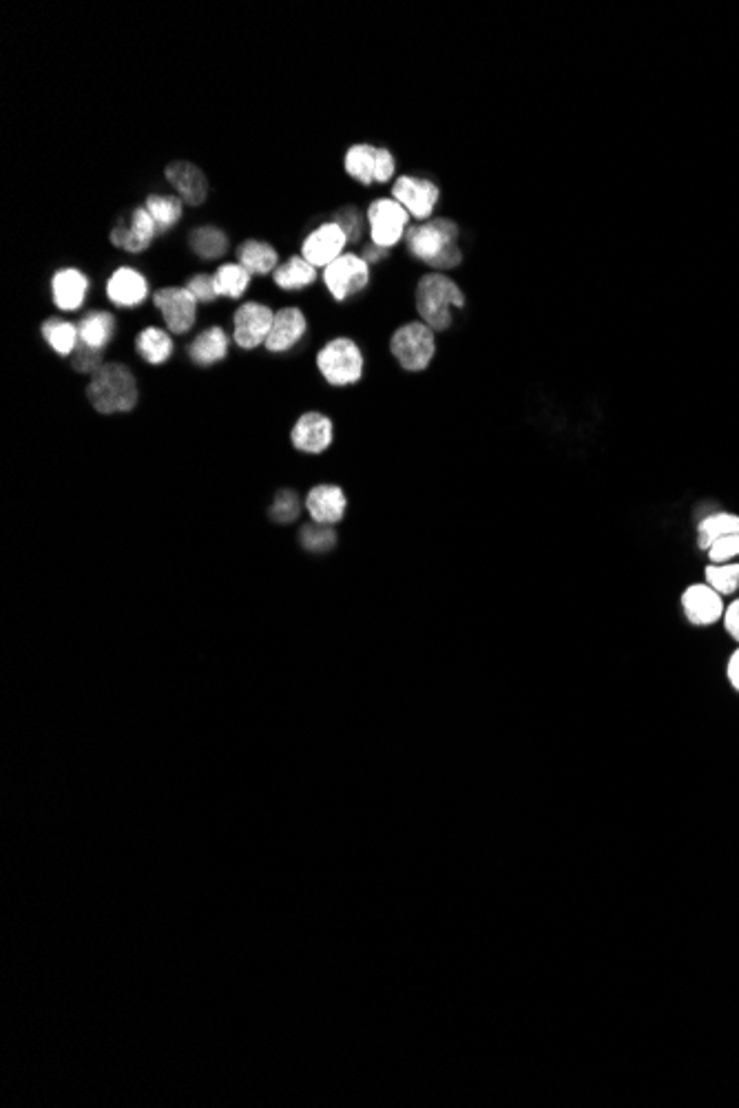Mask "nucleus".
<instances>
[{
    "mask_svg": "<svg viewBox=\"0 0 739 1108\" xmlns=\"http://www.w3.org/2000/svg\"><path fill=\"white\" fill-rule=\"evenodd\" d=\"M237 257H239V264H242L251 275L275 273L277 261H279L277 250L266 242H257V239H248V242L239 246Z\"/></svg>",
    "mask_w": 739,
    "mask_h": 1108,
    "instance_id": "5701e85b",
    "label": "nucleus"
},
{
    "mask_svg": "<svg viewBox=\"0 0 739 1108\" xmlns=\"http://www.w3.org/2000/svg\"><path fill=\"white\" fill-rule=\"evenodd\" d=\"M186 288H189L193 292V297L202 303H213L217 299L213 275H195L193 279H189Z\"/></svg>",
    "mask_w": 739,
    "mask_h": 1108,
    "instance_id": "e433bc0d",
    "label": "nucleus"
},
{
    "mask_svg": "<svg viewBox=\"0 0 739 1108\" xmlns=\"http://www.w3.org/2000/svg\"><path fill=\"white\" fill-rule=\"evenodd\" d=\"M184 202L175 195H149L147 197V211L151 213L155 226H158V235L166 233L169 228L182 219Z\"/></svg>",
    "mask_w": 739,
    "mask_h": 1108,
    "instance_id": "bb28decb",
    "label": "nucleus"
},
{
    "mask_svg": "<svg viewBox=\"0 0 739 1108\" xmlns=\"http://www.w3.org/2000/svg\"><path fill=\"white\" fill-rule=\"evenodd\" d=\"M147 279L135 268H118L107 284L109 299L122 308H133L147 299Z\"/></svg>",
    "mask_w": 739,
    "mask_h": 1108,
    "instance_id": "6ab92c4d",
    "label": "nucleus"
},
{
    "mask_svg": "<svg viewBox=\"0 0 739 1108\" xmlns=\"http://www.w3.org/2000/svg\"><path fill=\"white\" fill-rule=\"evenodd\" d=\"M324 281L335 301L343 303L370 286V264L357 253H343L326 266Z\"/></svg>",
    "mask_w": 739,
    "mask_h": 1108,
    "instance_id": "0eeeda50",
    "label": "nucleus"
},
{
    "mask_svg": "<svg viewBox=\"0 0 739 1108\" xmlns=\"http://www.w3.org/2000/svg\"><path fill=\"white\" fill-rule=\"evenodd\" d=\"M78 332L82 343L102 350L111 341L113 332H116V319H113L109 312H89V315L80 321Z\"/></svg>",
    "mask_w": 739,
    "mask_h": 1108,
    "instance_id": "a878e982",
    "label": "nucleus"
},
{
    "mask_svg": "<svg viewBox=\"0 0 739 1108\" xmlns=\"http://www.w3.org/2000/svg\"><path fill=\"white\" fill-rule=\"evenodd\" d=\"M682 611L693 626H713L724 618V598L706 582H695L682 591Z\"/></svg>",
    "mask_w": 739,
    "mask_h": 1108,
    "instance_id": "9b49d317",
    "label": "nucleus"
},
{
    "mask_svg": "<svg viewBox=\"0 0 739 1108\" xmlns=\"http://www.w3.org/2000/svg\"><path fill=\"white\" fill-rule=\"evenodd\" d=\"M394 171H397V162H394V155L390 153V149H385V146H379V158H377V184H388L392 177H394Z\"/></svg>",
    "mask_w": 739,
    "mask_h": 1108,
    "instance_id": "4c0bfd02",
    "label": "nucleus"
},
{
    "mask_svg": "<svg viewBox=\"0 0 739 1108\" xmlns=\"http://www.w3.org/2000/svg\"><path fill=\"white\" fill-rule=\"evenodd\" d=\"M332 222H335L341 228V231L346 233L348 244H359L363 233H366L368 217L363 215L355 204H348V206H341L339 211L332 215Z\"/></svg>",
    "mask_w": 739,
    "mask_h": 1108,
    "instance_id": "473e14b6",
    "label": "nucleus"
},
{
    "mask_svg": "<svg viewBox=\"0 0 739 1108\" xmlns=\"http://www.w3.org/2000/svg\"><path fill=\"white\" fill-rule=\"evenodd\" d=\"M390 354L405 372L428 370L436 357V332L421 319L403 323L392 332Z\"/></svg>",
    "mask_w": 739,
    "mask_h": 1108,
    "instance_id": "20e7f679",
    "label": "nucleus"
},
{
    "mask_svg": "<svg viewBox=\"0 0 739 1108\" xmlns=\"http://www.w3.org/2000/svg\"><path fill=\"white\" fill-rule=\"evenodd\" d=\"M275 284L284 290H301L315 284L317 270L304 257H290L284 266H277L273 273Z\"/></svg>",
    "mask_w": 739,
    "mask_h": 1108,
    "instance_id": "393cba45",
    "label": "nucleus"
},
{
    "mask_svg": "<svg viewBox=\"0 0 739 1108\" xmlns=\"http://www.w3.org/2000/svg\"><path fill=\"white\" fill-rule=\"evenodd\" d=\"M166 180L180 193V200L189 206H202L208 197V182L200 166L191 162H171L166 166Z\"/></svg>",
    "mask_w": 739,
    "mask_h": 1108,
    "instance_id": "dca6fc26",
    "label": "nucleus"
},
{
    "mask_svg": "<svg viewBox=\"0 0 739 1108\" xmlns=\"http://www.w3.org/2000/svg\"><path fill=\"white\" fill-rule=\"evenodd\" d=\"M299 540H301V547L310 553H328L337 545V533L332 531L330 525H317V522H312V525L301 527Z\"/></svg>",
    "mask_w": 739,
    "mask_h": 1108,
    "instance_id": "2f4dec72",
    "label": "nucleus"
},
{
    "mask_svg": "<svg viewBox=\"0 0 739 1108\" xmlns=\"http://www.w3.org/2000/svg\"><path fill=\"white\" fill-rule=\"evenodd\" d=\"M228 354V334L220 328L213 326L197 334L193 343L189 346V357L197 365H213L217 361H224Z\"/></svg>",
    "mask_w": 739,
    "mask_h": 1108,
    "instance_id": "412c9836",
    "label": "nucleus"
},
{
    "mask_svg": "<svg viewBox=\"0 0 739 1108\" xmlns=\"http://www.w3.org/2000/svg\"><path fill=\"white\" fill-rule=\"evenodd\" d=\"M275 312L264 303H244L242 308L235 312V343L244 350H253L257 346L266 343L270 328H273Z\"/></svg>",
    "mask_w": 739,
    "mask_h": 1108,
    "instance_id": "9d476101",
    "label": "nucleus"
},
{
    "mask_svg": "<svg viewBox=\"0 0 739 1108\" xmlns=\"http://www.w3.org/2000/svg\"><path fill=\"white\" fill-rule=\"evenodd\" d=\"M43 337L60 357H71L80 343V332L74 323L62 319H47L43 323Z\"/></svg>",
    "mask_w": 739,
    "mask_h": 1108,
    "instance_id": "c85d7f7f",
    "label": "nucleus"
},
{
    "mask_svg": "<svg viewBox=\"0 0 739 1108\" xmlns=\"http://www.w3.org/2000/svg\"><path fill=\"white\" fill-rule=\"evenodd\" d=\"M414 303L423 323H428L434 332H445L454 323L452 310L465 306V295L452 277L428 273L416 284Z\"/></svg>",
    "mask_w": 739,
    "mask_h": 1108,
    "instance_id": "f257e3e1",
    "label": "nucleus"
},
{
    "mask_svg": "<svg viewBox=\"0 0 739 1108\" xmlns=\"http://www.w3.org/2000/svg\"><path fill=\"white\" fill-rule=\"evenodd\" d=\"M251 273L242 266V264H224L217 268V273L213 275V281H215V292L217 297H231V299H239L246 292L248 284H251Z\"/></svg>",
    "mask_w": 739,
    "mask_h": 1108,
    "instance_id": "cd10ccee",
    "label": "nucleus"
},
{
    "mask_svg": "<svg viewBox=\"0 0 739 1108\" xmlns=\"http://www.w3.org/2000/svg\"><path fill=\"white\" fill-rule=\"evenodd\" d=\"M135 350H138L140 357L147 363L162 365L171 359L173 341L164 330L147 328L138 334V339H135Z\"/></svg>",
    "mask_w": 739,
    "mask_h": 1108,
    "instance_id": "b1692460",
    "label": "nucleus"
},
{
    "mask_svg": "<svg viewBox=\"0 0 739 1108\" xmlns=\"http://www.w3.org/2000/svg\"><path fill=\"white\" fill-rule=\"evenodd\" d=\"M102 350L91 348L87 343H78L74 354H71V368L76 372H93L96 374L102 368Z\"/></svg>",
    "mask_w": 739,
    "mask_h": 1108,
    "instance_id": "f704fd0d",
    "label": "nucleus"
},
{
    "mask_svg": "<svg viewBox=\"0 0 739 1108\" xmlns=\"http://www.w3.org/2000/svg\"><path fill=\"white\" fill-rule=\"evenodd\" d=\"M306 509L317 525H337L348 511V496L339 485H317L308 491Z\"/></svg>",
    "mask_w": 739,
    "mask_h": 1108,
    "instance_id": "4468645a",
    "label": "nucleus"
},
{
    "mask_svg": "<svg viewBox=\"0 0 739 1108\" xmlns=\"http://www.w3.org/2000/svg\"><path fill=\"white\" fill-rule=\"evenodd\" d=\"M706 556H709L711 564H726L739 558V533L715 540L709 551H706Z\"/></svg>",
    "mask_w": 739,
    "mask_h": 1108,
    "instance_id": "c9c22d12",
    "label": "nucleus"
},
{
    "mask_svg": "<svg viewBox=\"0 0 739 1108\" xmlns=\"http://www.w3.org/2000/svg\"><path fill=\"white\" fill-rule=\"evenodd\" d=\"M722 622H724V629H726V633H728V635H731V637H733V640H735V642L739 644V598H737V600H733L731 604H728V606H726V611H724V618H722Z\"/></svg>",
    "mask_w": 739,
    "mask_h": 1108,
    "instance_id": "58836bf2",
    "label": "nucleus"
},
{
    "mask_svg": "<svg viewBox=\"0 0 739 1108\" xmlns=\"http://www.w3.org/2000/svg\"><path fill=\"white\" fill-rule=\"evenodd\" d=\"M739 533V516L731 511H715V514L697 522V549L709 551L715 540Z\"/></svg>",
    "mask_w": 739,
    "mask_h": 1108,
    "instance_id": "4be33fe9",
    "label": "nucleus"
},
{
    "mask_svg": "<svg viewBox=\"0 0 739 1108\" xmlns=\"http://www.w3.org/2000/svg\"><path fill=\"white\" fill-rule=\"evenodd\" d=\"M370 242L381 248H394L403 242L410 228V213L394 197H377L368 206Z\"/></svg>",
    "mask_w": 739,
    "mask_h": 1108,
    "instance_id": "423d86ee",
    "label": "nucleus"
},
{
    "mask_svg": "<svg viewBox=\"0 0 739 1108\" xmlns=\"http://www.w3.org/2000/svg\"><path fill=\"white\" fill-rule=\"evenodd\" d=\"M153 303L173 334H186L195 326L197 299L189 288H162L153 295Z\"/></svg>",
    "mask_w": 739,
    "mask_h": 1108,
    "instance_id": "1a4fd4ad",
    "label": "nucleus"
},
{
    "mask_svg": "<svg viewBox=\"0 0 739 1108\" xmlns=\"http://www.w3.org/2000/svg\"><path fill=\"white\" fill-rule=\"evenodd\" d=\"M91 405L100 414L131 412L138 405V383L122 363H104L87 388Z\"/></svg>",
    "mask_w": 739,
    "mask_h": 1108,
    "instance_id": "f03ea898",
    "label": "nucleus"
},
{
    "mask_svg": "<svg viewBox=\"0 0 739 1108\" xmlns=\"http://www.w3.org/2000/svg\"><path fill=\"white\" fill-rule=\"evenodd\" d=\"M726 679L728 684H731L735 691L739 693V646L733 651V655L728 657V664H726Z\"/></svg>",
    "mask_w": 739,
    "mask_h": 1108,
    "instance_id": "a19ab883",
    "label": "nucleus"
},
{
    "mask_svg": "<svg viewBox=\"0 0 739 1108\" xmlns=\"http://www.w3.org/2000/svg\"><path fill=\"white\" fill-rule=\"evenodd\" d=\"M290 441L304 454H324L335 441V425L321 412H306L297 418Z\"/></svg>",
    "mask_w": 739,
    "mask_h": 1108,
    "instance_id": "ddd939ff",
    "label": "nucleus"
},
{
    "mask_svg": "<svg viewBox=\"0 0 739 1108\" xmlns=\"http://www.w3.org/2000/svg\"><path fill=\"white\" fill-rule=\"evenodd\" d=\"M317 368L321 376L335 388H346L363 379L366 359L355 341L348 337H339L328 341L317 354Z\"/></svg>",
    "mask_w": 739,
    "mask_h": 1108,
    "instance_id": "39448f33",
    "label": "nucleus"
},
{
    "mask_svg": "<svg viewBox=\"0 0 739 1108\" xmlns=\"http://www.w3.org/2000/svg\"><path fill=\"white\" fill-rule=\"evenodd\" d=\"M306 328L308 323L304 312L299 308H281L279 312H275L273 328H270V334L264 346L270 352H286L293 348L295 343L301 341V337L306 334Z\"/></svg>",
    "mask_w": 739,
    "mask_h": 1108,
    "instance_id": "f3484780",
    "label": "nucleus"
},
{
    "mask_svg": "<svg viewBox=\"0 0 739 1108\" xmlns=\"http://www.w3.org/2000/svg\"><path fill=\"white\" fill-rule=\"evenodd\" d=\"M189 244L200 259H217L228 250V237L215 226H200L189 235Z\"/></svg>",
    "mask_w": 739,
    "mask_h": 1108,
    "instance_id": "c756f323",
    "label": "nucleus"
},
{
    "mask_svg": "<svg viewBox=\"0 0 739 1108\" xmlns=\"http://www.w3.org/2000/svg\"><path fill=\"white\" fill-rule=\"evenodd\" d=\"M377 158H379V146L363 142V144L350 146L346 151V158H343V166H346V173L355 182L363 186L377 184Z\"/></svg>",
    "mask_w": 739,
    "mask_h": 1108,
    "instance_id": "aec40b11",
    "label": "nucleus"
},
{
    "mask_svg": "<svg viewBox=\"0 0 739 1108\" xmlns=\"http://www.w3.org/2000/svg\"><path fill=\"white\" fill-rule=\"evenodd\" d=\"M89 290V279L76 268H62L51 279V295H54L56 308L74 312L85 303Z\"/></svg>",
    "mask_w": 739,
    "mask_h": 1108,
    "instance_id": "a211bd4d",
    "label": "nucleus"
},
{
    "mask_svg": "<svg viewBox=\"0 0 739 1108\" xmlns=\"http://www.w3.org/2000/svg\"><path fill=\"white\" fill-rule=\"evenodd\" d=\"M361 257L366 259L370 266H372V264H381L383 259H388V257H390V250H388V248H381V246H377V244H372V242H370V244L363 246Z\"/></svg>",
    "mask_w": 739,
    "mask_h": 1108,
    "instance_id": "ea45409f",
    "label": "nucleus"
},
{
    "mask_svg": "<svg viewBox=\"0 0 739 1108\" xmlns=\"http://www.w3.org/2000/svg\"><path fill=\"white\" fill-rule=\"evenodd\" d=\"M392 197L410 213V217L428 222L434 217V208L439 206L441 188L428 177L401 175L392 184Z\"/></svg>",
    "mask_w": 739,
    "mask_h": 1108,
    "instance_id": "6e6552de",
    "label": "nucleus"
},
{
    "mask_svg": "<svg viewBox=\"0 0 739 1108\" xmlns=\"http://www.w3.org/2000/svg\"><path fill=\"white\" fill-rule=\"evenodd\" d=\"M704 582L711 589L726 598L739 591V562H726V564H706L704 569Z\"/></svg>",
    "mask_w": 739,
    "mask_h": 1108,
    "instance_id": "7c9ffc66",
    "label": "nucleus"
},
{
    "mask_svg": "<svg viewBox=\"0 0 739 1108\" xmlns=\"http://www.w3.org/2000/svg\"><path fill=\"white\" fill-rule=\"evenodd\" d=\"M461 228L452 217H432L428 222H419L408 228V233L403 237V244L408 248V253L423 261L425 266H430L432 261L439 259L447 250L459 246Z\"/></svg>",
    "mask_w": 739,
    "mask_h": 1108,
    "instance_id": "7ed1b4c3",
    "label": "nucleus"
},
{
    "mask_svg": "<svg viewBox=\"0 0 739 1108\" xmlns=\"http://www.w3.org/2000/svg\"><path fill=\"white\" fill-rule=\"evenodd\" d=\"M158 235V226H155L151 213L147 208H135L131 213L129 226H116L111 231V244L118 246L127 253H142L153 242V237Z\"/></svg>",
    "mask_w": 739,
    "mask_h": 1108,
    "instance_id": "2eb2a0df",
    "label": "nucleus"
},
{
    "mask_svg": "<svg viewBox=\"0 0 739 1108\" xmlns=\"http://www.w3.org/2000/svg\"><path fill=\"white\" fill-rule=\"evenodd\" d=\"M348 246L346 233L335 222H326L319 228H315L301 244V257L315 268H326L332 261L343 255V248Z\"/></svg>",
    "mask_w": 739,
    "mask_h": 1108,
    "instance_id": "f8f14e48",
    "label": "nucleus"
},
{
    "mask_svg": "<svg viewBox=\"0 0 739 1108\" xmlns=\"http://www.w3.org/2000/svg\"><path fill=\"white\" fill-rule=\"evenodd\" d=\"M299 514H301L299 496L290 489H281L275 496L273 507H270V518L275 522H281V525H290V522L299 520Z\"/></svg>",
    "mask_w": 739,
    "mask_h": 1108,
    "instance_id": "72a5a7b5",
    "label": "nucleus"
}]
</instances>
